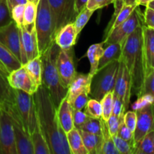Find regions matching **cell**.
<instances>
[{"instance_id":"obj_1","label":"cell","mask_w":154,"mask_h":154,"mask_svg":"<svg viewBox=\"0 0 154 154\" xmlns=\"http://www.w3.org/2000/svg\"><path fill=\"white\" fill-rule=\"evenodd\" d=\"M39 126L48 144L51 154H72L59 121L57 108L45 85L38 87L33 94Z\"/></svg>"},{"instance_id":"obj_2","label":"cell","mask_w":154,"mask_h":154,"mask_svg":"<svg viewBox=\"0 0 154 154\" xmlns=\"http://www.w3.org/2000/svg\"><path fill=\"white\" fill-rule=\"evenodd\" d=\"M142 26L138 27L128 36L122 51V57L130 75L132 93L137 97L141 92L146 76L145 60L143 52Z\"/></svg>"},{"instance_id":"obj_3","label":"cell","mask_w":154,"mask_h":154,"mask_svg":"<svg viewBox=\"0 0 154 154\" xmlns=\"http://www.w3.org/2000/svg\"><path fill=\"white\" fill-rule=\"evenodd\" d=\"M60 50V47L54 42L43 54H41L42 84L48 90L57 108L68 93V88L63 85L57 67V59Z\"/></svg>"},{"instance_id":"obj_4","label":"cell","mask_w":154,"mask_h":154,"mask_svg":"<svg viewBox=\"0 0 154 154\" xmlns=\"http://www.w3.org/2000/svg\"><path fill=\"white\" fill-rule=\"evenodd\" d=\"M40 55L54 42L55 23L48 0H38L35 21Z\"/></svg>"},{"instance_id":"obj_5","label":"cell","mask_w":154,"mask_h":154,"mask_svg":"<svg viewBox=\"0 0 154 154\" xmlns=\"http://www.w3.org/2000/svg\"><path fill=\"white\" fill-rule=\"evenodd\" d=\"M119 67V60H114L99 69L92 77L89 96L98 101L102 100L105 94L114 92Z\"/></svg>"},{"instance_id":"obj_6","label":"cell","mask_w":154,"mask_h":154,"mask_svg":"<svg viewBox=\"0 0 154 154\" xmlns=\"http://www.w3.org/2000/svg\"><path fill=\"white\" fill-rule=\"evenodd\" d=\"M15 107L23 123L24 128L31 134L38 123L34 96L20 90L14 89Z\"/></svg>"},{"instance_id":"obj_7","label":"cell","mask_w":154,"mask_h":154,"mask_svg":"<svg viewBox=\"0 0 154 154\" xmlns=\"http://www.w3.org/2000/svg\"><path fill=\"white\" fill-rule=\"evenodd\" d=\"M144 24V14L141 11L139 5H138L124 22L113 29L112 32L104 38V45H108L118 42H124L129 35L132 34L138 27Z\"/></svg>"},{"instance_id":"obj_8","label":"cell","mask_w":154,"mask_h":154,"mask_svg":"<svg viewBox=\"0 0 154 154\" xmlns=\"http://www.w3.org/2000/svg\"><path fill=\"white\" fill-rule=\"evenodd\" d=\"M10 115L13 125L17 154H35L30 135L26 131L23 123L17 111L15 105L1 107Z\"/></svg>"},{"instance_id":"obj_9","label":"cell","mask_w":154,"mask_h":154,"mask_svg":"<svg viewBox=\"0 0 154 154\" xmlns=\"http://www.w3.org/2000/svg\"><path fill=\"white\" fill-rule=\"evenodd\" d=\"M0 42L17 57L21 64L24 65L28 62L23 49L19 26L16 22L13 20L6 26L0 28Z\"/></svg>"},{"instance_id":"obj_10","label":"cell","mask_w":154,"mask_h":154,"mask_svg":"<svg viewBox=\"0 0 154 154\" xmlns=\"http://www.w3.org/2000/svg\"><path fill=\"white\" fill-rule=\"evenodd\" d=\"M55 23V35L63 26L73 23L78 14L75 0H48Z\"/></svg>"},{"instance_id":"obj_11","label":"cell","mask_w":154,"mask_h":154,"mask_svg":"<svg viewBox=\"0 0 154 154\" xmlns=\"http://www.w3.org/2000/svg\"><path fill=\"white\" fill-rule=\"evenodd\" d=\"M137 123L134 132V143L138 144L147 133L154 131V102L135 109Z\"/></svg>"},{"instance_id":"obj_12","label":"cell","mask_w":154,"mask_h":154,"mask_svg":"<svg viewBox=\"0 0 154 154\" xmlns=\"http://www.w3.org/2000/svg\"><path fill=\"white\" fill-rule=\"evenodd\" d=\"M114 93L118 96L123 102V112L125 113L127 111L132 96V83L130 75L128 72L122 56L119 60V67L116 78Z\"/></svg>"},{"instance_id":"obj_13","label":"cell","mask_w":154,"mask_h":154,"mask_svg":"<svg viewBox=\"0 0 154 154\" xmlns=\"http://www.w3.org/2000/svg\"><path fill=\"white\" fill-rule=\"evenodd\" d=\"M0 149L2 154H17L11 119L2 108L0 111Z\"/></svg>"},{"instance_id":"obj_14","label":"cell","mask_w":154,"mask_h":154,"mask_svg":"<svg viewBox=\"0 0 154 154\" xmlns=\"http://www.w3.org/2000/svg\"><path fill=\"white\" fill-rule=\"evenodd\" d=\"M57 67L63 85L69 87L76 75L72 50H60L57 59Z\"/></svg>"},{"instance_id":"obj_15","label":"cell","mask_w":154,"mask_h":154,"mask_svg":"<svg viewBox=\"0 0 154 154\" xmlns=\"http://www.w3.org/2000/svg\"><path fill=\"white\" fill-rule=\"evenodd\" d=\"M18 26L20 29L23 49L25 53L27 60L29 61V60H31L41 56L38 51L35 23L29 24V25L23 24V25H20Z\"/></svg>"},{"instance_id":"obj_16","label":"cell","mask_w":154,"mask_h":154,"mask_svg":"<svg viewBox=\"0 0 154 154\" xmlns=\"http://www.w3.org/2000/svg\"><path fill=\"white\" fill-rule=\"evenodd\" d=\"M7 78L12 88L23 90L29 94L33 95L38 88L23 66L10 72Z\"/></svg>"},{"instance_id":"obj_17","label":"cell","mask_w":154,"mask_h":154,"mask_svg":"<svg viewBox=\"0 0 154 154\" xmlns=\"http://www.w3.org/2000/svg\"><path fill=\"white\" fill-rule=\"evenodd\" d=\"M143 52L146 66V75L154 68V29L142 26Z\"/></svg>"},{"instance_id":"obj_18","label":"cell","mask_w":154,"mask_h":154,"mask_svg":"<svg viewBox=\"0 0 154 154\" xmlns=\"http://www.w3.org/2000/svg\"><path fill=\"white\" fill-rule=\"evenodd\" d=\"M91 80L92 76L90 74L77 72L75 78L68 87V93L66 97L70 105L74 99L82 92L87 91L90 93Z\"/></svg>"},{"instance_id":"obj_19","label":"cell","mask_w":154,"mask_h":154,"mask_svg":"<svg viewBox=\"0 0 154 154\" xmlns=\"http://www.w3.org/2000/svg\"><path fill=\"white\" fill-rule=\"evenodd\" d=\"M78 38L76 30L73 23H69L62 27L56 34L54 38L55 43L62 50L72 49Z\"/></svg>"},{"instance_id":"obj_20","label":"cell","mask_w":154,"mask_h":154,"mask_svg":"<svg viewBox=\"0 0 154 154\" xmlns=\"http://www.w3.org/2000/svg\"><path fill=\"white\" fill-rule=\"evenodd\" d=\"M57 114L60 126L66 133H68L75 127L73 123V110L66 96L62 100L57 108Z\"/></svg>"},{"instance_id":"obj_21","label":"cell","mask_w":154,"mask_h":154,"mask_svg":"<svg viewBox=\"0 0 154 154\" xmlns=\"http://www.w3.org/2000/svg\"><path fill=\"white\" fill-rule=\"evenodd\" d=\"M22 66L17 57L0 42V72L8 76L10 72Z\"/></svg>"},{"instance_id":"obj_22","label":"cell","mask_w":154,"mask_h":154,"mask_svg":"<svg viewBox=\"0 0 154 154\" xmlns=\"http://www.w3.org/2000/svg\"><path fill=\"white\" fill-rule=\"evenodd\" d=\"M13 105H15L14 89L9 84L7 76L0 72V106Z\"/></svg>"},{"instance_id":"obj_23","label":"cell","mask_w":154,"mask_h":154,"mask_svg":"<svg viewBox=\"0 0 154 154\" xmlns=\"http://www.w3.org/2000/svg\"><path fill=\"white\" fill-rule=\"evenodd\" d=\"M124 42H118V43L107 45V48L104 49L103 54L99 60L98 70L103 68L111 62L120 60L122 56V51H123Z\"/></svg>"},{"instance_id":"obj_24","label":"cell","mask_w":154,"mask_h":154,"mask_svg":"<svg viewBox=\"0 0 154 154\" xmlns=\"http://www.w3.org/2000/svg\"><path fill=\"white\" fill-rule=\"evenodd\" d=\"M78 130L88 154H100L102 144V135H95L80 129Z\"/></svg>"},{"instance_id":"obj_25","label":"cell","mask_w":154,"mask_h":154,"mask_svg":"<svg viewBox=\"0 0 154 154\" xmlns=\"http://www.w3.org/2000/svg\"><path fill=\"white\" fill-rule=\"evenodd\" d=\"M101 126H102V144L100 154H120L117 149L116 148L115 144L111 135L108 129V123L106 120L102 117H100Z\"/></svg>"},{"instance_id":"obj_26","label":"cell","mask_w":154,"mask_h":154,"mask_svg":"<svg viewBox=\"0 0 154 154\" xmlns=\"http://www.w3.org/2000/svg\"><path fill=\"white\" fill-rule=\"evenodd\" d=\"M30 138L35 154H51V150L41 130L38 122L33 132L30 134Z\"/></svg>"},{"instance_id":"obj_27","label":"cell","mask_w":154,"mask_h":154,"mask_svg":"<svg viewBox=\"0 0 154 154\" xmlns=\"http://www.w3.org/2000/svg\"><path fill=\"white\" fill-rule=\"evenodd\" d=\"M66 138L72 154H88L84 147L79 130L77 128L74 127L66 133Z\"/></svg>"},{"instance_id":"obj_28","label":"cell","mask_w":154,"mask_h":154,"mask_svg":"<svg viewBox=\"0 0 154 154\" xmlns=\"http://www.w3.org/2000/svg\"><path fill=\"white\" fill-rule=\"evenodd\" d=\"M104 43L103 42L102 43L94 44L92 45L90 48H88L86 54V57L88 58L89 61L90 63V70L89 74L92 77L96 73L98 70V66H99V60L102 57V54L104 52L103 48Z\"/></svg>"},{"instance_id":"obj_29","label":"cell","mask_w":154,"mask_h":154,"mask_svg":"<svg viewBox=\"0 0 154 154\" xmlns=\"http://www.w3.org/2000/svg\"><path fill=\"white\" fill-rule=\"evenodd\" d=\"M23 67L27 71L33 81L35 82L38 86H40L42 84V61L41 56L32 59L31 60H29L26 63H25Z\"/></svg>"},{"instance_id":"obj_30","label":"cell","mask_w":154,"mask_h":154,"mask_svg":"<svg viewBox=\"0 0 154 154\" xmlns=\"http://www.w3.org/2000/svg\"><path fill=\"white\" fill-rule=\"evenodd\" d=\"M138 6V5H124L122 9L120 10V11L119 12L118 14L115 17L114 20H113L111 22L109 23L108 26L106 28V31H105V38H106L110 33L112 32L113 29L116 28L117 26H118L120 24H121L122 23L124 22L126 19L129 17V15L132 14V12L133 11L134 9Z\"/></svg>"},{"instance_id":"obj_31","label":"cell","mask_w":154,"mask_h":154,"mask_svg":"<svg viewBox=\"0 0 154 154\" xmlns=\"http://www.w3.org/2000/svg\"><path fill=\"white\" fill-rule=\"evenodd\" d=\"M135 154H154L153 131L147 133L139 142L135 145Z\"/></svg>"},{"instance_id":"obj_32","label":"cell","mask_w":154,"mask_h":154,"mask_svg":"<svg viewBox=\"0 0 154 154\" xmlns=\"http://www.w3.org/2000/svg\"><path fill=\"white\" fill-rule=\"evenodd\" d=\"M93 13H94V11L90 10V9H88L86 7L77 15L73 23L78 35L81 33V32L82 31L84 26L87 25L89 20L90 19Z\"/></svg>"},{"instance_id":"obj_33","label":"cell","mask_w":154,"mask_h":154,"mask_svg":"<svg viewBox=\"0 0 154 154\" xmlns=\"http://www.w3.org/2000/svg\"><path fill=\"white\" fill-rule=\"evenodd\" d=\"M141 96H148L154 101V68L145 76L138 98Z\"/></svg>"},{"instance_id":"obj_34","label":"cell","mask_w":154,"mask_h":154,"mask_svg":"<svg viewBox=\"0 0 154 154\" xmlns=\"http://www.w3.org/2000/svg\"><path fill=\"white\" fill-rule=\"evenodd\" d=\"M84 112L88 117L99 119L102 115V107L100 101L95 99H89L86 106L84 107Z\"/></svg>"},{"instance_id":"obj_35","label":"cell","mask_w":154,"mask_h":154,"mask_svg":"<svg viewBox=\"0 0 154 154\" xmlns=\"http://www.w3.org/2000/svg\"><path fill=\"white\" fill-rule=\"evenodd\" d=\"M116 148L120 154H132L135 151V143L133 141H126L117 135L112 136Z\"/></svg>"},{"instance_id":"obj_36","label":"cell","mask_w":154,"mask_h":154,"mask_svg":"<svg viewBox=\"0 0 154 154\" xmlns=\"http://www.w3.org/2000/svg\"><path fill=\"white\" fill-rule=\"evenodd\" d=\"M79 129L90 132V133L95 134V135H102V126H101L100 119H96L89 117Z\"/></svg>"},{"instance_id":"obj_37","label":"cell","mask_w":154,"mask_h":154,"mask_svg":"<svg viewBox=\"0 0 154 154\" xmlns=\"http://www.w3.org/2000/svg\"><path fill=\"white\" fill-rule=\"evenodd\" d=\"M102 107V117L105 120H108L112 114L113 102H114V92H110L105 95L100 101Z\"/></svg>"},{"instance_id":"obj_38","label":"cell","mask_w":154,"mask_h":154,"mask_svg":"<svg viewBox=\"0 0 154 154\" xmlns=\"http://www.w3.org/2000/svg\"><path fill=\"white\" fill-rule=\"evenodd\" d=\"M13 21L7 0H0V28L10 24Z\"/></svg>"},{"instance_id":"obj_39","label":"cell","mask_w":154,"mask_h":154,"mask_svg":"<svg viewBox=\"0 0 154 154\" xmlns=\"http://www.w3.org/2000/svg\"><path fill=\"white\" fill-rule=\"evenodd\" d=\"M37 14V4L28 2L25 5L23 15V25L34 23Z\"/></svg>"},{"instance_id":"obj_40","label":"cell","mask_w":154,"mask_h":154,"mask_svg":"<svg viewBox=\"0 0 154 154\" xmlns=\"http://www.w3.org/2000/svg\"><path fill=\"white\" fill-rule=\"evenodd\" d=\"M89 100V92L84 91L80 93L71 104L73 110H83Z\"/></svg>"},{"instance_id":"obj_41","label":"cell","mask_w":154,"mask_h":154,"mask_svg":"<svg viewBox=\"0 0 154 154\" xmlns=\"http://www.w3.org/2000/svg\"><path fill=\"white\" fill-rule=\"evenodd\" d=\"M123 114H121L120 117H117V116L114 115V114H111L109 117V118L108 119V120H107L108 129H109V132L111 136H114V135H117L120 123L121 122L122 119L123 118Z\"/></svg>"},{"instance_id":"obj_42","label":"cell","mask_w":154,"mask_h":154,"mask_svg":"<svg viewBox=\"0 0 154 154\" xmlns=\"http://www.w3.org/2000/svg\"><path fill=\"white\" fill-rule=\"evenodd\" d=\"M123 121L126 126L134 133L137 123V115L135 111H127L123 114Z\"/></svg>"},{"instance_id":"obj_43","label":"cell","mask_w":154,"mask_h":154,"mask_svg":"<svg viewBox=\"0 0 154 154\" xmlns=\"http://www.w3.org/2000/svg\"><path fill=\"white\" fill-rule=\"evenodd\" d=\"M26 5H18L13 8L11 10V17L13 20L16 22L18 26L23 24V15Z\"/></svg>"},{"instance_id":"obj_44","label":"cell","mask_w":154,"mask_h":154,"mask_svg":"<svg viewBox=\"0 0 154 154\" xmlns=\"http://www.w3.org/2000/svg\"><path fill=\"white\" fill-rule=\"evenodd\" d=\"M120 138L126 140V141H134V133L131 132L130 129L126 126L123 121V118L122 119L121 122L119 126L118 130H117V135Z\"/></svg>"},{"instance_id":"obj_45","label":"cell","mask_w":154,"mask_h":154,"mask_svg":"<svg viewBox=\"0 0 154 154\" xmlns=\"http://www.w3.org/2000/svg\"><path fill=\"white\" fill-rule=\"evenodd\" d=\"M88 117V116L86 114L84 111H83V110H73L74 126L79 129L85 123Z\"/></svg>"},{"instance_id":"obj_46","label":"cell","mask_w":154,"mask_h":154,"mask_svg":"<svg viewBox=\"0 0 154 154\" xmlns=\"http://www.w3.org/2000/svg\"><path fill=\"white\" fill-rule=\"evenodd\" d=\"M114 0H88L86 7L90 10L96 11L113 4Z\"/></svg>"},{"instance_id":"obj_47","label":"cell","mask_w":154,"mask_h":154,"mask_svg":"<svg viewBox=\"0 0 154 154\" xmlns=\"http://www.w3.org/2000/svg\"><path fill=\"white\" fill-rule=\"evenodd\" d=\"M123 114H124V112H123V102L120 100V98L114 93V102H113L112 114H111L120 117Z\"/></svg>"},{"instance_id":"obj_48","label":"cell","mask_w":154,"mask_h":154,"mask_svg":"<svg viewBox=\"0 0 154 154\" xmlns=\"http://www.w3.org/2000/svg\"><path fill=\"white\" fill-rule=\"evenodd\" d=\"M144 25L154 29V10L146 7L144 13Z\"/></svg>"},{"instance_id":"obj_49","label":"cell","mask_w":154,"mask_h":154,"mask_svg":"<svg viewBox=\"0 0 154 154\" xmlns=\"http://www.w3.org/2000/svg\"><path fill=\"white\" fill-rule=\"evenodd\" d=\"M28 2V0H7L9 10H10L11 12L13 8L15 7L16 5H26Z\"/></svg>"},{"instance_id":"obj_50","label":"cell","mask_w":154,"mask_h":154,"mask_svg":"<svg viewBox=\"0 0 154 154\" xmlns=\"http://www.w3.org/2000/svg\"><path fill=\"white\" fill-rule=\"evenodd\" d=\"M88 0H75V11L80 13L84 8H86Z\"/></svg>"},{"instance_id":"obj_51","label":"cell","mask_w":154,"mask_h":154,"mask_svg":"<svg viewBox=\"0 0 154 154\" xmlns=\"http://www.w3.org/2000/svg\"><path fill=\"white\" fill-rule=\"evenodd\" d=\"M138 0H123L124 5H138Z\"/></svg>"},{"instance_id":"obj_52","label":"cell","mask_w":154,"mask_h":154,"mask_svg":"<svg viewBox=\"0 0 154 154\" xmlns=\"http://www.w3.org/2000/svg\"><path fill=\"white\" fill-rule=\"evenodd\" d=\"M153 0H138V5H144V6H147V5L148 4L149 2H150Z\"/></svg>"},{"instance_id":"obj_53","label":"cell","mask_w":154,"mask_h":154,"mask_svg":"<svg viewBox=\"0 0 154 154\" xmlns=\"http://www.w3.org/2000/svg\"><path fill=\"white\" fill-rule=\"evenodd\" d=\"M146 7L150 8H151V9H153V10H154V0L151 1L150 2H149L148 4L147 5V6H146Z\"/></svg>"},{"instance_id":"obj_54","label":"cell","mask_w":154,"mask_h":154,"mask_svg":"<svg viewBox=\"0 0 154 154\" xmlns=\"http://www.w3.org/2000/svg\"><path fill=\"white\" fill-rule=\"evenodd\" d=\"M29 2H34L35 3V4H37L38 2V0H28Z\"/></svg>"},{"instance_id":"obj_55","label":"cell","mask_w":154,"mask_h":154,"mask_svg":"<svg viewBox=\"0 0 154 154\" xmlns=\"http://www.w3.org/2000/svg\"><path fill=\"white\" fill-rule=\"evenodd\" d=\"M153 147H154V131H153Z\"/></svg>"},{"instance_id":"obj_56","label":"cell","mask_w":154,"mask_h":154,"mask_svg":"<svg viewBox=\"0 0 154 154\" xmlns=\"http://www.w3.org/2000/svg\"><path fill=\"white\" fill-rule=\"evenodd\" d=\"M0 111H1V106H0Z\"/></svg>"}]
</instances>
